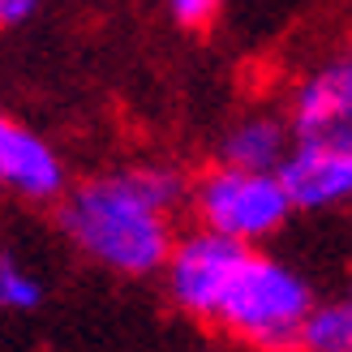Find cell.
Here are the masks:
<instances>
[{"label":"cell","instance_id":"5","mask_svg":"<svg viewBox=\"0 0 352 352\" xmlns=\"http://www.w3.org/2000/svg\"><path fill=\"white\" fill-rule=\"evenodd\" d=\"M292 210H340L352 206V138H292L279 164Z\"/></svg>","mask_w":352,"mask_h":352},{"label":"cell","instance_id":"3","mask_svg":"<svg viewBox=\"0 0 352 352\" xmlns=\"http://www.w3.org/2000/svg\"><path fill=\"white\" fill-rule=\"evenodd\" d=\"M189 215L198 228H210L228 241L262 245L284 232V223L296 215L292 198L279 172H254L232 164H210L206 172L189 176Z\"/></svg>","mask_w":352,"mask_h":352},{"label":"cell","instance_id":"1","mask_svg":"<svg viewBox=\"0 0 352 352\" xmlns=\"http://www.w3.org/2000/svg\"><path fill=\"white\" fill-rule=\"evenodd\" d=\"M185 202L189 172L168 160H146L69 185L56 202V228L91 267L146 279L160 275Z\"/></svg>","mask_w":352,"mask_h":352},{"label":"cell","instance_id":"2","mask_svg":"<svg viewBox=\"0 0 352 352\" xmlns=\"http://www.w3.org/2000/svg\"><path fill=\"white\" fill-rule=\"evenodd\" d=\"M314 284L262 245H245L232 275L215 301V322L223 336L258 352H296V336L314 309Z\"/></svg>","mask_w":352,"mask_h":352},{"label":"cell","instance_id":"7","mask_svg":"<svg viewBox=\"0 0 352 352\" xmlns=\"http://www.w3.org/2000/svg\"><path fill=\"white\" fill-rule=\"evenodd\" d=\"M0 189L30 206H56L69 189V168L47 138L13 120L5 155H0Z\"/></svg>","mask_w":352,"mask_h":352},{"label":"cell","instance_id":"6","mask_svg":"<svg viewBox=\"0 0 352 352\" xmlns=\"http://www.w3.org/2000/svg\"><path fill=\"white\" fill-rule=\"evenodd\" d=\"M292 138H352V52L327 60L288 95Z\"/></svg>","mask_w":352,"mask_h":352},{"label":"cell","instance_id":"10","mask_svg":"<svg viewBox=\"0 0 352 352\" xmlns=\"http://www.w3.org/2000/svg\"><path fill=\"white\" fill-rule=\"evenodd\" d=\"M43 279L13 250H0V314H34L43 305Z\"/></svg>","mask_w":352,"mask_h":352},{"label":"cell","instance_id":"11","mask_svg":"<svg viewBox=\"0 0 352 352\" xmlns=\"http://www.w3.org/2000/svg\"><path fill=\"white\" fill-rule=\"evenodd\" d=\"M223 0H168V13L181 30H206L219 17Z\"/></svg>","mask_w":352,"mask_h":352},{"label":"cell","instance_id":"13","mask_svg":"<svg viewBox=\"0 0 352 352\" xmlns=\"http://www.w3.org/2000/svg\"><path fill=\"white\" fill-rule=\"evenodd\" d=\"M9 129H13V120L0 112V155H5V142H9Z\"/></svg>","mask_w":352,"mask_h":352},{"label":"cell","instance_id":"8","mask_svg":"<svg viewBox=\"0 0 352 352\" xmlns=\"http://www.w3.org/2000/svg\"><path fill=\"white\" fill-rule=\"evenodd\" d=\"M288 151H292V125L284 112H245L223 129L215 160L254 172H279Z\"/></svg>","mask_w":352,"mask_h":352},{"label":"cell","instance_id":"12","mask_svg":"<svg viewBox=\"0 0 352 352\" xmlns=\"http://www.w3.org/2000/svg\"><path fill=\"white\" fill-rule=\"evenodd\" d=\"M34 9H39V0H0V30H17L26 26Z\"/></svg>","mask_w":352,"mask_h":352},{"label":"cell","instance_id":"9","mask_svg":"<svg viewBox=\"0 0 352 352\" xmlns=\"http://www.w3.org/2000/svg\"><path fill=\"white\" fill-rule=\"evenodd\" d=\"M296 352H352V292L340 301H314L296 336Z\"/></svg>","mask_w":352,"mask_h":352},{"label":"cell","instance_id":"4","mask_svg":"<svg viewBox=\"0 0 352 352\" xmlns=\"http://www.w3.org/2000/svg\"><path fill=\"white\" fill-rule=\"evenodd\" d=\"M245 254L241 241H228L210 228H198L193 223L189 232H176L172 250L164 258V288H168V301L185 314V318H198V322H210L215 314V301L232 275L236 258Z\"/></svg>","mask_w":352,"mask_h":352}]
</instances>
